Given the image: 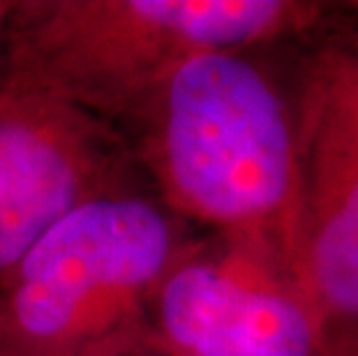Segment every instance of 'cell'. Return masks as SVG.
Returning <instances> with one entry per match:
<instances>
[{"label": "cell", "instance_id": "cell-4", "mask_svg": "<svg viewBox=\"0 0 358 356\" xmlns=\"http://www.w3.org/2000/svg\"><path fill=\"white\" fill-rule=\"evenodd\" d=\"M294 116L292 283L315 324L317 356H358V56H319Z\"/></svg>", "mask_w": 358, "mask_h": 356}, {"label": "cell", "instance_id": "cell-8", "mask_svg": "<svg viewBox=\"0 0 358 356\" xmlns=\"http://www.w3.org/2000/svg\"><path fill=\"white\" fill-rule=\"evenodd\" d=\"M14 3H0V47L5 44V30H7V19H10Z\"/></svg>", "mask_w": 358, "mask_h": 356}, {"label": "cell", "instance_id": "cell-1", "mask_svg": "<svg viewBox=\"0 0 358 356\" xmlns=\"http://www.w3.org/2000/svg\"><path fill=\"white\" fill-rule=\"evenodd\" d=\"M116 127L173 218L275 257L292 278L296 116L245 51L189 56Z\"/></svg>", "mask_w": 358, "mask_h": 356}, {"label": "cell", "instance_id": "cell-7", "mask_svg": "<svg viewBox=\"0 0 358 356\" xmlns=\"http://www.w3.org/2000/svg\"><path fill=\"white\" fill-rule=\"evenodd\" d=\"M104 356H182V354H176L162 345H157L155 340H150L146 336V331H143L139 336L125 340V343L118 345L116 350L106 352Z\"/></svg>", "mask_w": 358, "mask_h": 356}, {"label": "cell", "instance_id": "cell-6", "mask_svg": "<svg viewBox=\"0 0 358 356\" xmlns=\"http://www.w3.org/2000/svg\"><path fill=\"white\" fill-rule=\"evenodd\" d=\"M146 336L182 356H317L306 303L275 257L187 243L150 299Z\"/></svg>", "mask_w": 358, "mask_h": 356}, {"label": "cell", "instance_id": "cell-2", "mask_svg": "<svg viewBox=\"0 0 358 356\" xmlns=\"http://www.w3.org/2000/svg\"><path fill=\"white\" fill-rule=\"evenodd\" d=\"M292 0H30L14 3L5 72L118 125L173 67L203 51H248L310 28Z\"/></svg>", "mask_w": 358, "mask_h": 356}, {"label": "cell", "instance_id": "cell-3", "mask_svg": "<svg viewBox=\"0 0 358 356\" xmlns=\"http://www.w3.org/2000/svg\"><path fill=\"white\" fill-rule=\"evenodd\" d=\"M185 243L141 190L74 211L0 280V356H104L139 336Z\"/></svg>", "mask_w": 358, "mask_h": 356}, {"label": "cell", "instance_id": "cell-5", "mask_svg": "<svg viewBox=\"0 0 358 356\" xmlns=\"http://www.w3.org/2000/svg\"><path fill=\"white\" fill-rule=\"evenodd\" d=\"M116 125L17 74L0 77V280L74 211L139 190Z\"/></svg>", "mask_w": 358, "mask_h": 356}]
</instances>
